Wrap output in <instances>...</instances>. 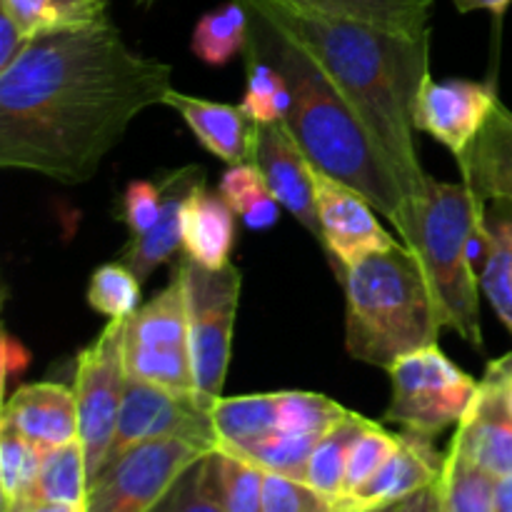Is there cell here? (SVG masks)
<instances>
[{
  "instance_id": "cell-25",
  "label": "cell",
  "mask_w": 512,
  "mask_h": 512,
  "mask_svg": "<svg viewBox=\"0 0 512 512\" xmlns=\"http://www.w3.org/2000/svg\"><path fill=\"white\" fill-rule=\"evenodd\" d=\"M308 8L335 18L358 20L405 35H423L430 30L435 0H298Z\"/></svg>"
},
{
  "instance_id": "cell-2",
  "label": "cell",
  "mask_w": 512,
  "mask_h": 512,
  "mask_svg": "<svg viewBox=\"0 0 512 512\" xmlns=\"http://www.w3.org/2000/svg\"><path fill=\"white\" fill-rule=\"evenodd\" d=\"M303 45L365 125L413 215L428 183L415 143V103L430 73V30L393 33L378 25L335 18L298 0H243ZM410 230V228H408Z\"/></svg>"
},
{
  "instance_id": "cell-11",
  "label": "cell",
  "mask_w": 512,
  "mask_h": 512,
  "mask_svg": "<svg viewBox=\"0 0 512 512\" xmlns=\"http://www.w3.org/2000/svg\"><path fill=\"white\" fill-rule=\"evenodd\" d=\"M168 438L188 440L208 453L218 450L210 405L195 393H175L160 385L128 378L105 463L138 443Z\"/></svg>"
},
{
  "instance_id": "cell-43",
  "label": "cell",
  "mask_w": 512,
  "mask_h": 512,
  "mask_svg": "<svg viewBox=\"0 0 512 512\" xmlns=\"http://www.w3.org/2000/svg\"><path fill=\"white\" fill-rule=\"evenodd\" d=\"M455 8L460 10V13H473V10H488V13H493L495 18H503L505 10L510 8L512 0H453Z\"/></svg>"
},
{
  "instance_id": "cell-26",
  "label": "cell",
  "mask_w": 512,
  "mask_h": 512,
  "mask_svg": "<svg viewBox=\"0 0 512 512\" xmlns=\"http://www.w3.org/2000/svg\"><path fill=\"white\" fill-rule=\"evenodd\" d=\"M0 10L33 40L45 33L100 23L108 18V0H0Z\"/></svg>"
},
{
  "instance_id": "cell-48",
  "label": "cell",
  "mask_w": 512,
  "mask_h": 512,
  "mask_svg": "<svg viewBox=\"0 0 512 512\" xmlns=\"http://www.w3.org/2000/svg\"><path fill=\"white\" fill-rule=\"evenodd\" d=\"M500 365H503V373H505V388H508V403H510V410H512V353L503 355V358H498Z\"/></svg>"
},
{
  "instance_id": "cell-10",
  "label": "cell",
  "mask_w": 512,
  "mask_h": 512,
  "mask_svg": "<svg viewBox=\"0 0 512 512\" xmlns=\"http://www.w3.org/2000/svg\"><path fill=\"white\" fill-rule=\"evenodd\" d=\"M123 338L125 318L108 320L98 338L88 348L80 350L78 363H75L73 393L78 400L80 443L88 460L90 483L108 458L125 383H128L123 363Z\"/></svg>"
},
{
  "instance_id": "cell-38",
  "label": "cell",
  "mask_w": 512,
  "mask_h": 512,
  "mask_svg": "<svg viewBox=\"0 0 512 512\" xmlns=\"http://www.w3.org/2000/svg\"><path fill=\"white\" fill-rule=\"evenodd\" d=\"M333 505V500L325 498L305 480L265 473L263 512H333Z\"/></svg>"
},
{
  "instance_id": "cell-49",
  "label": "cell",
  "mask_w": 512,
  "mask_h": 512,
  "mask_svg": "<svg viewBox=\"0 0 512 512\" xmlns=\"http://www.w3.org/2000/svg\"><path fill=\"white\" fill-rule=\"evenodd\" d=\"M135 3H138V5H143V8H150V5H153L155 0H135Z\"/></svg>"
},
{
  "instance_id": "cell-39",
  "label": "cell",
  "mask_w": 512,
  "mask_h": 512,
  "mask_svg": "<svg viewBox=\"0 0 512 512\" xmlns=\"http://www.w3.org/2000/svg\"><path fill=\"white\" fill-rule=\"evenodd\" d=\"M150 512H225L210 490L205 458L190 465L163 500Z\"/></svg>"
},
{
  "instance_id": "cell-46",
  "label": "cell",
  "mask_w": 512,
  "mask_h": 512,
  "mask_svg": "<svg viewBox=\"0 0 512 512\" xmlns=\"http://www.w3.org/2000/svg\"><path fill=\"white\" fill-rule=\"evenodd\" d=\"M403 500L400 503H383V505H343L335 503L333 512H400Z\"/></svg>"
},
{
  "instance_id": "cell-27",
  "label": "cell",
  "mask_w": 512,
  "mask_h": 512,
  "mask_svg": "<svg viewBox=\"0 0 512 512\" xmlns=\"http://www.w3.org/2000/svg\"><path fill=\"white\" fill-rule=\"evenodd\" d=\"M250 35V15L240 0H228V3L218 5V8L208 10L200 15L195 23L193 48L195 58L203 60L205 65H225L235 58V55L245 53L248 48Z\"/></svg>"
},
{
  "instance_id": "cell-31",
  "label": "cell",
  "mask_w": 512,
  "mask_h": 512,
  "mask_svg": "<svg viewBox=\"0 0 512 512\" xmlns=\"http://www.w3.org/2000/svg\"><path fill=\"white\" fill-rule=\"evenodd\" d=\"M218 193L233 208V213L243 218V223L250 230H268L278 220L280 203L273 198L263 173L255 163L230 165L220 178Z\"/></svg>"
},
{
  "instance_id": "cell-6",
  "label": "cell",
  "mask_w": 512,
  "mask_h": 512,
  "mask_svg": "<svg viewBox=\"0 0 512 512\" xmlns=\"http://www.w3.org/2000/svg\"><path fill=\"white\" fill-rule=\"evenodd\" d=\"M173 265L183 278L195 388L213 408L215 400L223 398L243 275L233 263L225 268H203L185 253H180Z\"/></svg>"
},
{
  "instance_id": "cell-7",
  "label": "cell",
  "mask_w": 512,
  "mask_h": 512,
  "mask_svg": "<svg viewBox=\"0 0 512 512\" xmlns=\"http://www.w3.org/2000/svg\"><path fill=\"white\" fill-rule=\"evenodd\" d=\"M123 363L128 378L175 393L198 395L190 358L183 278L175 265L168 285L125 318Z\"/></svg>"
},
{
  "instance_id": "cell-21",
  "label": "cell",
  "mask_w": 512,
  "mask_h": 512,
  "mask_svg": "<svg viewBox=\"0 0 512 512\" xmlns=\"http://www.w3.org/2000/svg\"><path fill=\"white\" fill-rule=\"evenodd\" d=\"M235 245V213L200 180L183 210V253L203 268H225Z\"/></svg>"
},
{
  "instance_id": "cell-41",
  "label": "cell",
  "mask_w": 512,
  "mask_h": 512,
  "mask_svg": "<svg viewBox=\"0 0 512 512\" xmlns=\"http://www.w3.org/2000/svg\"><path fill=\"white\" fill-rule=\"evenodd\" d=\"M25 45H28V35L20 30V25L8 13L0 10V70L8 68Z\"/></svg>"
},
{
  "instance_id": "cell-23",
  "label": "cell",
  "mask_w": 512,
  "mask_h": 512,
  "mask_svg": "<svg viewBox=\"0 0 512 512\" xmlns=\"http://www.w3.org/2000/svg\"><path fill=\"white\" fill-rule=\"evenodd\" d=\"M483 255H480V290L500 323L512 333V213L493 208L485 215Z\"/></svg>"
},
{
  "instance_id": "cell-40",
  "label": "cell",
  "mask_w": 512,
  "mask_h": 512,
  "mask_svg": "<svg viewBox=\"0 0 512 512\" xmlns=\"http://www.w3.org/2000/svg\"><path fill=\"white\" fill-rule=\"evenodd\" d=\"M163 210V188L150 180H133L123 195V223L128 225L130 238L145 235L160 218Z\"/></svg>"
},
{
  "instance_id": "cell-5",
  "label": "cell",
  "mask_w": 512,
  "mask_h": 512,
  "mask_svg": "<svg viewBox=\"0 0 512 512\" xmlns=\"http://www.w3.org/2000/svg\"><path fill=\"white\" fill-rule=\"evenodd\" d=\"M488 200L465 180L443 183L428 175L415 200L405 248L418 258L438 305L443 328L455 330L475 348H483L480 320V275L475 253L483 255V230Z\"/></svg>"
},
{
  "instance_id": "cell-22",
  "label": "cell",
  "mask_w": 512,
  "mask_h": 512,
  "mask_svg": "<svg viewBox=\"0 0 512 512\" xmlns=\"http://www.w3.org/2000/svg\"><path fill=\"white\" fill-rule=\"evenodd\" d=\"M88 460L80 440H73L60 448L43 450L38 475L28 493L13 503L5 512H30L35 505L63 503V505H85L88 498Z\"/></svg>"
},
{
  "instance_id": "cell-8",
  "label": "cell",
  "mask_w": 512,
  "mask_h": 512,
  "mask_svg": "<svg viewBox=\"0 0 512 512\" xmlns=\"http://www.w3.org/2000/svg\"><path fill=\"white\" fill-rule=\"evenodd\" d=\"M388 375L393 393L383 420L428 438L458 425L478 393V380L460 370L440 345L403 355Z\"/></svg>"
},
{
  "instance_id": "cell-9",
  "label": "cell",
  "mask_w": 512,
  "mask_h": 512,
  "mask_svg": "<svg viewBox=\"0 0 512 512\" xmlns=\"http://www.w3.org/2000/svg\"><path fill=\"white\" fill-rule=\"evenodd\" d=\"M208 450L188 440H148L100 468L85 498L88 512H150L175 480Z\"/></svg>"
},
{
  "instance_id": "cell-36",
  "label": "cell",
  "mask_w": 512,
  "mask_h": 512,
  "mask_svg": "<svg viewBox=\"0 0 512 512\" xmlns=\"http://www.w3.org/2000/svg\"><path fill=\"white\" fill-rule=\"evenodd\" d=\"M43 450L35 448L10 428H0V485H3V508L18 503L38 475Z\"/></svg>"
},
{
  "instance_id": "cell-14",
  "label": "cell",
  "mask_w": 512,
  "mask_h": 512,
  "mask_svg": "<svg viewBox=\"0 0 512 512\" xmlns=\"http://www.w3.org/2000/svg\"><path fill=\"white\" fill-rule=\"evenodd\" d=\"M450 445L498 480L512 475V410L500 360H493L485 370L468 413L455 425Z\"/></svg>"
},
{
  "instance_id": "cell-1",
  "label": "cell",
  "mask_w": 512,
  "mask_h": 512,
  "mask_svg": "<svg viewBox=\"0 0 512 512\" xmlns=\"http://www.w3.org/2000/svg\"><path fill=\"white\" fill-rule=\"evenodd\" d=\"M173 68L130 48L105 18L28 40L0 70V165L83 185L143 110L165 105Z\"/></svg>"
},
{
  "instance_id": "cell-15",
  "label": "cell",
  "mask_w": 512,
  "mask_h": 512,
  "mask_svg": "<svg viewBox=\"0 0 512 512\" xmlns=\"http://www.w3.org/2000/svg\"><path fill=\"white\" fill-rule=\"evenodd\" d=\"M253 163L260 168L280 208L288 210L320 245L323 235L315 205V168L283 123L260 125Z\"/></svg>"
},
{
  "instance_id": "cell-32",
  "label": "cell",
  "mask_w": 512,
  "mask_h": 512,
  "mask_svg": "<svg viewBox=\"0 0 512 512\" xmlns=\"http://www.w3.org/2000/svg\"><path fill=\"white\" fill-rule=\"evenodd\" d=\"M245 68H248V85L240 100V108L250 115L258 125L283 123L290 108V90L283 75L255 55L253 50H245Z\"/></svg>"
},
{
  "instance_id": "cell-16",
  "label": "cell",
  "mask_w": 512,
  "mask_h": 512,
  "mask_svg": "<svg viewBox=\"0 0 512 512\" xmlns=\"http://www.w3.org/2000/svg\"><path fill=\"white\" fill-rule=\"evenodd\" d=\"M0 428H10L40 450L80 440L78 400L73 388L60 383L20 385L5 400Z\"/></svg>"
},
{
  "instance_id": "cell-13",
  "label": "cell",
  "mask_w": 512,
  "mask_h": 512,
  "mask_svg": "<svg viewBox=\"0 0 512 512\" xmlns=\"http://www.w3.org/2000/svg\"><path fill=\"white\" fill-rule=\"evenodd\" d=\"M498 103V93L488 83L430 78L415 103V130L443 143L460 158L483 133Z\"/></svg>"
},
{
  "instance_id": "cell-34",
  "label": "cell",
  "mask_w": 512,
  "mask_h": 512,
  "mask_svg": "<svg viewBox=\"0 0 512 512\" xmlns=\"http://www.w3.org/2000/svg\"><path fill=\"white\" fill-rule=\"evenodd\" d=\"M345 415H348V408L335 403L328 395L290 390V393H280L278 433L323 438Z\"/></svg>"
},
{
  "instance_id": "cell-30",
  "label": "cell",
  "mask_w": 512,
  "mask_h": 512,
  "mask_svg": "<svg viewBox=\"0 0 512 512\" xmlns=\"http://www.w3.org/2000/svg\"><path fill=\"white\" fill-rule=\"evenodd\" d=\"M205 465L210 490L225 512H263L265 470L225 450L205 455Z\"/></svg>"
},
{
  "instance_id": "cell-33",
  "label": "cell",
  "mask_w": 512,
  "mask_h": 512,
  "mask_svg": "<svg viewBox=\"0 0 512 512\" xmlns=\"http://www.w3.org/2000/svg\"><path fill=\"white\" fill-rule=\"evenodd\" d=\"M318 440L320 438H310V435H288L275 430L273 435L248 445V448L225 450V453L238 455V458L248 460V463L265 470V473H278L295 480H305L308 478L310 455H313V448Z\"/></svg>"
},
{
  "instance_id": "cell-35",
  "label": "cell",
  "mask_w": 512,
  "mask_h": 512,
  "mask_svg": "<svg viewBox=\"0 0 512 512\" xmlns=\"http://www.w3.org/2000/svg\"><path fill=\"white\" fill-rule=\"evenodd\" d=\"M140 280L120 260L105 263L93 270L88 285V303L95 313L108 320H120L140 308Z\"/></svg>"
},
{
  "instance_id": "cell-24",
  "label": "cell",
  "mask_w": 512,
  "mask_h": 512,
  "mask_svg": "<svg viewBox=\"0 0 512 512\" xmlns=\"http://www.w3.org/2000/svg\"><path fill=\"white\" fill-rule=\"evenodd\" d=\"M280 393L218 398L210 408L220 450H238L278 430Z\"/></svg>"
},
{
  "instance_id": "cell-4",
  "label": "cell",
  "mask_w": 512,
  "mask_h": 512,
  "mask_svg": "<svg viewBox=\"0 0 512 512\" xmlns=\"http://www.w3.org/2000/svg\"><path fill=\"white\" fill-rule=\"evenodd\" d=\"M340 285L350 358L390 370L403 355L440 345L438 305L405 243L350 265Z\"/></svg>"
},
{
  "instance_id": "cell-28",
  "label": "cell",
  "mask_w": 512,
  "mask_h": 512,
  "mask_svg": "<svg viewBox=\"0 0 512 512\" xmlns=\"http://www.w3.org/2000/svg\"><path fill=\"white\" fill-rule=\"evenodd\" d=\"M370 425L368 418H363L360 413L348 410L340 423H335L323 438L315 443L313 455H310L308 463V478L305 483L313 485L318 493H323L325 498L338 503L343 498L345 488V470H348V458L350 448L358 440V435L363 433Z\"/></svg>"
},
{
  "instance_id": "cell-47",
  "label": "cell",
  "mask_w": 512,
  "mask_h": 512,
  "mask_svg": "<svg viewBox=\"0 0 512 512\" xmlns=\"http://www.w3.org/2000/svg\"><path fill=\"white\" fill-rule=\"evenodd\" d=\"M30 512H88L85 505H63V503H43L35 505Z\"/></svg>"
},
{
  "instance_id": "cell-3",
  "label": "cell",
  "mask_w": 512,
  "mask_h": 512,
  "mask_svg": "<svg viewBox=\"0 0 512 512\" xmlns=\"http://www.w3.org/2000/svg\"><path fill=\"white\" fill-rule=\"evenodd\" d=\"M243 5L250 15L245 50H253L255 55L268 60L288 83L290 108L283 125L300 145L305 158L315 170L350 185L368 198L403 240L410 228V205L355 110L303 45L295 43L258 8Z\"/></svg>"
},
{
  "instance_id": "cell-12",
  "label": "cell",
  "mask_w": 512,
  "mask_h": 512,
  "mask_svg": "<svg viewBox=\"0 0 512 512\" xmlns=\"http://www.w3.org/2000/svg\"><path fill=\"white\" fill-rule=\"evenodd\" d=\"M315 205L323 235L320 248L333 263L340 283L350 265L403 243L380 225L378 210L368 198L320 170H315Z\"/></svg>"
},
{
  "instance_id": "cell-20",
  "label": "cell",
  "mask_w": 512,
  "mask_h": 512,
  "mask_svg": "<svg viewBox=\"0 0 512 512\" xmlns=\"http://www.w3.org/2000/svg\"><path fill=\"white\" fill-rule=\"evenodd\" d=\"M458 163L460 175L488 203L512 213V110L500 100L488 125Z\"/></svg>"
},
{
  "instance_id": "cell-44",
  "label": "cell",
  "mask_w": 512,
  "mask_h": 512,
  "mask_svg": "<svg viewBox=\"0 0 512 512\" xmlns=\"http://www.w3.org/2000/svg\"><path fill=\"white\" fill-rule=\"evenodd\" d=\"M13 363L20 365V370L25 368V363H28V353H25V348L20 343H15L10 335H5V373H13Z\"/></svg>"
},
{
  "instance_id": "cell-17",
  "label": "cell",
  "mask_w": 512,
  "mask_h": 512,
  "mask_svg": "<svg viewBox=\"0 0 512 512\" xmlns=\"http://www.w3.org/2000/svg\"><path fill=\"white\" fill-rule=\"evenodd\" d=\"M200 180H205V170L198 165H185L158 180L163 188V210H160L158 223L145 235L130 238L118 253L120 263L128 265L138 275L140 283H145L155 268L183 253V210L188 195Z\"/></svg>"
},
{
  "instance_id": "cell-37",
  "label": "cell",
  "mask_w": 512,
  "mask_h": 512,
  "mask_svg": "<svg viewBox=\"0 0 512 512\" xmlns=\"http://www.w3.org/2000/svg\"><path fill=\"white\" fill-rule=\"evenodd\" d=\"M398 448V435L388 433L380 423L370 420L368 428L358 435V440L350 448L348 458V470H345V495L355 493L358 488H363L375 473L385 465V460L395 453Z\"/></svg>"
},
{
  "instance_id": "cell-42",
  "label": "cell",
  "mask_w": 512,
  "mask_h": 512,
  "mask_svg": "<svg viewBox=\"0 0 512 512\" xmlns=\"http://www.w3.org/2000/svg\"><path fill=\"white\" fill-rule=\"evenodd\" d=\"M400 512H445L443 510V500H440L438 483L428 485V488L418 490L415 495L405 498Z\"/></svg>"
},
{
  "instance_id": "cell-29",
  "label": "cell",
  "mask_w": 512,
  "mask_h": 512,
  "mask_svg": "<svg viewBox=\"0 0 512 512\" xmlns=\"http://www.w3.org/2000/svg\"><path fill=\"white\" fill-rule=\"evenodd\" d=\"M498 478L465 458L455 445L445 453L443 473L438 478L445 512H493Z\"/></svg>"
},
{
  "instance_id": "cell-19",
  "label": "cell",
  "mask_w": 512,
  "mask_h": 512,
  "mask_svg": "<svg viewBox=\"0 0 512 512\" xmlns=\"http://www.w3.org/2000/svg\"><path fill=\"white\" fill-rule=\"evenodd\" d=\"M445 455L435 448V438L400 430L398 448L385 460L383 468L355 493L345 495L338 503L343 505H383L400 503L418 490L438 483L443 473Z\"/></svg>"
},
{
  "instance_id": "cell-45",
  "label": "cell",
  "mask_w": 512,
  "mask_h": 512,
  "mask_svg": "<svg viewBox=\"0 0 512 512\" xmlns=\"http://www.w3.org/2000/svg\"><path fill=\"white\" fill-rule=\"evenodd\" d=\"M493 512H512V475L500 478L495 485V505Z\"/></svg>"
},
{
  "instance_id": "cell-18",
  "label": "cell",
  "mask_w": 512,
  "mask_h": 512,
  "mask_svg": "<svg viewBox=\"0 0 512 512\" xmlns=\"http://www.w3.org/2000/svg\"><path fill=\"white\" fill-rule=\"evenodd\" d=\"M165 105L178 110L195 140L223 163L240 165L255 160L260 125L240 105L213 103L175 90L165 95Z\"/></svg>"
}]
</instances>
